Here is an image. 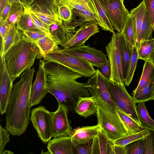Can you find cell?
Segmentation results:
<instances>
[{
  "mask_svg": "<svg viewBox=\"0 0 154 154\" xmlns=\"http://www.w3.org/2000/svg\"><path fill=\"white\" fill-rule=\"evenodd\" d=\"M0 127V154H2L6 144L10 140V133L7 128H4L1 125Z\"/></svg>",
  "mask_w": 154,
  "mask_h": 154,
  "instance_id": "45",
  "label": "cell"
},
{
  "mask_svg": "<svg viewBox=\"0 0 154 154\" xmlns=\"http://www.w3.org/2000/svg\"><path fill=\"white\" fill-rule=\"evenodd\" d=\"M119 33V48L121 59L123 75L125 81L131 58L133 46L126 40L121 32Z\"/></svg>",
  "mask_w": 154,
  "mask_h": 154,
  "instance_id": "21",
  "label": "cell"
},
{
  "mask_svg": "<svg viewBox=\"0 0 154 154\" xmlns=\"http://www.w3.org/2000/svg\"><path fill=\"white\" fill-rule=\"evenodd\" d=\"M10 2L11 3L15 2H21L20 0H10Z\"/></svg>",
  "mask_w": 154,
  "mask_h": 154,
  "instance_id": "57",
  "label": "cell"
},
{
  "mask_svg": "<svg viewBox=\"0 0 154 154\" xmlns=\"http://www.w3.org/2000/svg\"><path fill=\"white\" fill-rule=\"evenodd\" d=\"M43 58L45 61L59 63L85 78L91 77L96 71L88 61L56 50L45 54Z\"/></svg>",
  "mask_w": 154,
  "mask_h": 154,
  "instance_id": "5",
  "label": "cell"
},
{
  "mask_svg": "<svg viewBox=\"0 0 154 154\" xmlns=\"http://www.w3.org/2000/svg\"><path fill=\"white\" fill-rule=\"evenodd\" d=\"M137 48L139 59L149 60L154 48V38L142 41Z\"/></svg>",
  "mask_w": 154,
  "mask_h": 154,
  "instance_id": "33",
  "label": "cell"
},
{
  "mask_svg": "<svg viewBox=\"0 0 154 154\" xmlns=\"http://www.w3.org/2000/svg\"><path fill=\"white\" fill-rule=\"evenodd\" d=\"M24 12V7L21 2L13 3L6 21L11 26L16 24Z\"/></svg>",
  "mask_w": 154,
  "mask_h": 154,
  "instance_id": "37",
  "label": "cell"
},
{
  "mask_svg": "<svg viewBox=\"0 0 154 154\" xmlns=\"http://www.w3.org/2000/svg\"><path fill=\"white\" fill-rule=\"evenodd\" d=\"M16 24L17 28L22 31L41 32L35 26L29 14L24 11Z\"/></svg>",
  "mask_w": 154,
  "mask_h": 154,
  "instance_id": "35",
  "label": "cell"
},
{
  "mask_svg": "<svg viewBox=\"0 0 154 154\" xmlns=\"http://www.w3.org/2000/svg\"><path fill=\"white\" fill-rule=\"evenodd\" d=\"M55 7L57 10H58V7L59 5L60 0H54Z\"/></svg>",
  "mask_w": 154,
  "mask_h": 154,
  "instance_id": "55",
  "label": "cell"
},
{
  "mask_svg": "<svg viewBox=\"0 0 154 154\" xmlns=\"http://www.w3.org/2000/svg\"><path fill=\"white\" fill-rule=\"evenodd\" d=\"M152 29H153V31L154 32V26L153 27Z\"/></svg>",
  "mask_w": 154,
  "mask_h": 154,
  "instance_id": "60",
  "label": "cell"
},
{
  "mask_svg": "<svg viewBox=\"0 0 154 154\" xmlns=\"http://www.w3.org/2000/svg\"><path fill=\"white\" fill-rule=\"evenodd\" d=\"M154 91V70L148 84L140 92L133 96L136 103L146 102L152 100Z\"/></svg>",
  "mask_w": 154,
  "mask_h": 154,
  "instance_id": "29",
  "label": "cell"
},
{
  "mask_svg": "<svg viewBox=\"0 0 154 154\" xmlns=\"http://www.w3.org/2000/svg\"><path fill=\"white\" fill-rule=\"evenodd\" d=\"M12 4L10 2L8 3L2 12L0 13V21L3 22L6 21L8 16Z\"/></svg>",
  "mask_w": 154,
  "mask_h": 154,
  "instance_id": "50",
  "label": "cell"
},
{
  "mask_svg": "<svg viewBox=\"0 0 154 154\" xmlns=\"http://www.w3.org/2000/svg\"><path fill=\"white\" fill-rule=\"evenodd\" d=\"M101 130L100 126L98 124L93 126L79 127L72 130L69 136L76 146L94 139Z\"/></svg>",
  "mask_w": 154,
  "mask_h": 154,
  "instance_id": "19",
  "label": "cell"
},
{
  "mask_svg": "<svg viewBox=\"0 0 154 154\" xmlns=\"http://www.w3.org/2000/svg\"><path fill=\"white\" fill-rule=\"evenodd\" d=\"M154 70V64L150 60L145 61L143 70L138 84L132 95H135L145 87L149 82Z\"/></svg>",
  "mask_w": 154,
  "mask_h": 154,
  "instance_id": "25",
  "label": "cell"
},
{
  "mask_svg": "<svg viewBox=\"0 0 154 154\" xmlns=\"http://www.w3.org/2000/svg\"><path fill=\"white\" fill-rule=\"evenodd\" d=\"M35 69L25 70L20 80L13 85L6 112L5 127L13 135L20 136L26 131L31 111L30 97Z\"/></svg>",
  "mask_w": 154,
  "mask_h": 154,
  "instance_id": "2",
  "label": "cell"
},
{
  "mask_svg": "<svg viewBox=\"0 0 154 154\" xmlns=\"http://www.w3.org/2000/svg\"><path fill=\"white\" fill-rule=\"evenodd\" d=\"M44 64L48 92L55 97L58 103L74 110L79 97L91 95L86 83L77 81L82 75L54 62L44 60Z\"/></svg>",
  "mask_w": 154,
  "mask_h": 154,
  "instance_id": "1",
  "label": "cell"
},
{
  "mask_svg": "<svg viewBox=\"0 0 154 154\" xmlns=\"http://www.w3.org/2000/svg\"><path fill=\"white\" fill-rule=\"evenodd\" d=\"M86 83V86L92 96L100 98L113 108L116 106L109 93L108 82L109 80L101 74L99 69Z\"/></svg>",
  "mask_w": 154,
  "mask_h": 154,
  "instance_id": "11",
  "label": "cell"
},
{
  "mask_svg": "<svg viewBox=\"0 0 154 154\" xmlns=\"http://www.w3.org/2000/svg\"><path fill=\"white\" fill-rule=\"evenodd\" d=\"M74 110L78 115L85 118L96 113L97 105L96 98L93 96L79 97Z\"/></svg>",
  "mask_w": 154,
  "mask_h": 154,
  "instance_id": "20",
  "label": "cell"
},
{
  "mask_svg": "<svg viewBox=\"0 0 154 154\" xmlns=\"http://www.w3.org/2000/svg\"><path fill=\"white\" fill-rule=\"evenodd\" d=\"M113 154H126L125 146H121L114 145L113 149Z\"/></svg>",
  "mask_w": 154,
  "mask_h": 154,
  "instance_id": "51",
  "label": "cell"
},
{
  "mask_svg": "<svg viewBox=\"0 0 154 154\" xmlns=\"http://www.w3.org/2000/svg\"><path fill=\"white\" fill-rule=\"evenodd\" d=\"M36 44L42 57L45 54L54 51L59 47L58 43L47 34L40 37Z\"/></svg>",
  "mask_w": 154,
  "mask_h": 154,
  "instance_id": "26",
  "label": "cell"
},
{
  "mask_svg": "<svg viewBox=\"0 0 154 154\" xmlns=\"http://www.w3.org/2000/svg\"><path fill=\"white\" fill-rule=\"evenodd\" d=\"M125 147L126 154H144L145 138L129 143Z\"/></svg>",
  "mask_w": 154,
  "mask_h": 154,
  "instance_id": "41",
  "label": "cell"
},
{
  "mask_svg": "<svg viewBox=\"0 0 154 154\" xmlns=\"http://www.w3.org/2000/svg\"><path fill=\"white\" fill-rule=\"evenodd\" d=\"M68 109L58 103L57 110L52 112V137L69 136L72 130L68 118Z\"/></svg>",
  "mask_w": 154,
  "mask_h": 154,
  "instance_id": "14",
  "label": "cell"
},
{
  "mask_svg": "<svg viewBox=\"0 0 154 154\" xmlns=\"http://www.w3.org/2000/svg\"><path fill=\"white\" fill-rule=\"evenodd\" d=\"M73 9L76 16L79 17L78 19L72 23V25L75 28L80 26L87 21H90L100 26L102 29L109 31L101 19L97 15L87 11Z\"/></svg>",
  "mask_w": 154,
  "mask_h": 154,
  "instance_id": "23",
  "label": "cell"
},
{
  "mask_svg": "<svg viewBox=\"0 0 154 154\" xmlns=\"http://www.w3.org/2000/svg\"><path fill=\"white\" fill-rule=\"evenodd\" d=\"M94 139L75 146V154H92Z\"/></svg>",
  "mask_w": 154,
  "mask_h": 154,
  "instance_id": "43",
  "label": "cell"
},
{
  "mask_svg": "<svg viewBox=\"0 0 154 154\" xmlns=\"http://www.w3.org/2000/svg\"><path fill=\"white\" fill-rule=\"evenodd\" d=\"M75 146L69 136L55 137L50 140L47 148L49 154H75Z\"/></svg>",
  "mask_w": 154,
  "mask_h": 154,
  "instance_id": "18",
  "label": "cell"
},
{
  "mask_svg": "<svg viewBox=\"0 0 154 154\" xmlns=\"http://www.w3.org/2000/svg\"><path fill=\"white\" fill-rule=\"evenodd\" d=\"M138 59L137 48L136 46H133L127 75L124 81L125 85L127 86L129 85L132 81Z\"/></svg>",
  "mask_w": 154,
  "mask_h": 154,
  "instance_id": "40",
  "label": "cell"
},
{
  "mask_svg": "<svg viewBox=\"0 0 154 154\" xmlns=\"http://www.w3.org/2000/svg\"><path fill=\"white\" fill-rule=\"evenodd\" d=\"M143 130L138 133L128 134L113 141L115 145L124 146L139 139L144 138L150 133L146 127Z\"/></svg>",
  "mask_w": 154,
  "mask_h": 154,
  "instance_id": "31",
  "label": "cell"
},
{
  "mask_svg": "<svg viewBox=\"0 0 154 154\" xmlns=\"http://www.w3.org/2000/svg\"><path fill=\"white\" fill-rule=\"evenodd\" d=\"M113 23L116 30L121 32L130 13L124 0H99Z\"/></svg>",
  "mask_w": 154,
  "mask_h": 154,
  "instance_id": "10",
  "label": "cell"
},
{
  "mask_svg": "<svg viewBox=\"0 0 154 154\" xmlns=\"http://www.w3.org/2000/svg\"><path fill=\"white\" fill-rule=\"evenodd\" d=\"M109 90L116 106L139 123L140 122L137 112L136 102L127 91L125 83L109 80Z\"/></svg>",
  "mask_w": 154,
  "mask_h": 154,
  "instance_id": "6",
  "label": "cell"
},
{
  "mask_svg": "<svg viewBox=\"0 0 154 154\" xmlns=\"http://www.w3.org/2000/svg\"><path fill=\"white\" fill-rule=\"evenodd\" d=\"M0 38V56H3V51L4 46V42L1 37Z\"/></svg>",
  "mask_w": 154,
  "mask_h": 154,
  "instance_id": "54",
  "label": "cell"
},
{
  "mask_svg": "<svg viewBox=\"0 0 154 154\" xmlns=\"http://www.w3.org/2000/svg\"><path fill=\"white\" fill-rule=\"evenodd\" d=\"M113 141L101 130L94 139L92 154H113Z\"/></svg>",
  "mask_w": 154,
  "mask_h": 154,
  "instance_id": "22",
  "label": "cell"
},
{
  "mask_svg": "<svg viewBox=\"0 0 154 154\" xmlns=\"http://www.w3.org/2000/svg\"><path fill=\"white\" fill-rule=\"evenodd\" d=\"M23 34L31 38L36 43L38 39L45 33L41 32L22 31ZM48 35V34H47Z\"/></svg>",
  "mask_w": 154,
  "mask_h": 154,
  "instance_id": "49",
  "label": "cell"
},
{
  "mask_svg": "<svg viewBox=\"0 0 154 154\" xmlns=\"http://www.w3.org/2000/svg\"><path fill=\"white\" fill-rule=\"evenodd\" d=\"M146 8L143 1L136 8L132 9L130 14L135 18L137 31V38L135 46L137 48L140 44L141 29L144 16Z\"/></svg>",
  "mask_w": 154,
  "mask_h": 154,
  "instance_id": "32",
  "label": "cell"
},
{
  "mask_svg": "<svg viewBox=\"0 0 154 154\" xmlns=\"http://www.w3.org/2000/svg\"><path fill=\"white\" fill-rule=\"evenodd\" d=\"M37 57L39 59L42 57L39 49L31 38L23 33L20 40L5 55L6 67L13 82L24 71L31 68Z\"/></svg>",
  "mask_w": 154,
  "mask_h": 154,
  "instance_id": "3",
  "label": "cell"
},
{
  "mask_svg": "<svg viewBox=\"0 0 154 154\" xmlns=\"http://www.w3.org/2000/svg\"><path fill=\"white\" fill-rule=\"evenodd\" d=\"M121 32L130 44L133 46H135L137 38L136 20L135 17L130 13Z\"/></svg>",
  "mask_w": 154,
  "mask_h": 154,
  "instance_id": "24",
  "label": "cell"
},
{
  "mask_svg": "<svg viewBox=\"0 0 154 154\" xmlns=\"http://www.w3.org/2000/svg\"><path fill=\"white\" fill-rule=\"evenodd\" d=\"M152 27L149 20L148 13L146 9L141 29L139 45L142 41L152 38Z\"/></svg>",
  "mask_w": 154,
  "mask_h": 154,
  "instance_id": "39",
  "label": "cell"
},
{
  "mask_svg": "<svg viewBox=\"0 0 154 154\" xmlns=\"http://www.w3.org/2000/svg\"><path fill=\"white\" fill-rule=\"evenodd\" d=\"M0 21V34L1 37L4 42L7 35L12 26L10 25L6 21Z\"/></svg>",
  "mask_w": 154,
  "mask_h": 154,
  "instance_id": "48",
  "label": "cell"
},
{
  "mask_svg": "<svg viewBox=\"0 0 154 154\" xmlns=\"http://www.w3.org/2000/svg\"><path fill=\"white\" fill-rule=\"evenodd\" d=\"M115 108L121 120L133 134L140 132L145 128V126L136 121L117 106Z\"/></svg>",
  "mask_w": 154,
  "mask_h": 154,
  "instance_id": "28",
  "label": "cell"
},
{
  "mask_svg": "<svg viewBox=\"0 0 154 154\" xmlns=\"http://www.w3.org/2000/svg\"><path fill=\"white\" fill-rule=\"evenodd\" d=\"M24 8L29 9L30 8L34 0H20Z\"/></svg>",
  "mask_w": 154,
  "mask_h": 154,
  "instance_id": "52",
  "label": "cell"
},
{
  "mask_svg": "<svg viewBox=\"0 0 154 154\" xmlns=\"http://www.w3.org/2000/svg\"><path fill=\"white\" fill-rule=\"evenodd\" d=\"M152 100L154 101V91L153 93Z\"/></svg>",
  "mask_w": 154,
  "mask_h": 154,
  "instance_id": "59",
  "label": "cell"
},
{
  "mask_svg": "<svg viewBox=\"0 0 154 154\" xmlns=\"http://www.w3.org/2000/svg\"><path fill=\"white\" fill-rule=\"evenodd\" d=\"M55 50L81 58L89 62L93 66L99 68L105 65L108 60L107 55L104 54L102 50L91 47L89 45L63 49L59 47Z\"/></svg>",
  "mask_w": 154,
  "mask_h": 154,
  "instance_id": "8",
  "label": "cell"
},
{
  "mask_svg": "<svg viewBox=\"0 0 154 154\" xmlns=\"http://www.w3.org/2000/svg\"><path fill=\"white\" fill-rule=\"evenodd\" d=\"M145 102L138 103L136 109L139 119L145 127L154 129V120L150 117L145 105Z\"/></svg>",
  "mask_w": 154,
  "mask_h": 154,
  "instance_id": "34",
  "label": "cell"
},
{
  "mask_svg": "<svg viewBox=\"0 0 154 154\" xmlns=\"http://www.w3.org/2000/svg\"><path fill=\"white\" fill-rule=\"evenodd\" d=\"M99 68L102 75L110 80L111 74V68L109 59L108 58L106 63L100 66Z\"/></svg>",
  "mask_w": 154,
  "mask_h": 154,
  "instance_id": "47",
  "label": "cell"
},
{
  "mask_svg": "<svg viewBox=\"0 0 154 154\" xmlns=\"http://www.w3.org/2000/svg\"><path fill=\"white\" fill-rule=\"evenodd\" d=\"M25 9L35 14L43 23L49 26L53 24L61 23L63 22L60 18L57 12L44 5L35 3L31 5L30 8Z\"/></svg>",
  "mask_w": 154,
  "mask_h": 154,
  "instance_id": "17",
  "label": "cell"
},
{
  "mask_svg": "<svg viewBox=\"0 0 154 154\" xmlns=\"http://www.w3.org/2000/svg\"><path fill=\"white\" fill-rule=\"evenodd\" d=\"M147 128L150 133L145 138L144 154H154V129Z\"/></svg>",
  "mask_w": 154,
  "mask_h": 154,
  "instance_id": "44",
  "label": "cell"
},
{
  "mask_svg": "<svg viewBox=\"0 0 154 154\" xmlns=\"http://www.w3.org/2000/svg\"><path fill=\"white\" fill-rule=\"evenodd\" d=\"M44 63V60L40 59L36 73V79L32 85L30 97L31 107L40 103L48 92L46 74Z\"/></svg>",
  "mask_w": 154,
  "mask_h": 154,
  "instance_id": "13",
  "label": "cell"
},
{
  "mask_svg": "<svg viewBox=\"0 0 154 154\" xmlns=\"http://www.w3.org/2000/svg\"><path fill=\"white\" fill-rule=\"evenodd\" d=\"M57 11L60 18L64 22L72 24L76 19L73 8L65 4L60 3Z\"/></svg>",
  "mask_w": 154,
  "mask_h": 154,
  "instance_id": "36",
  "label": "cell"
},
{
  "mask_svg": "<svg viewBox=\"0 0 154 154\" xmlns=\"http://www.w3.org/2000/svg\"><path fill=\"white\" fill-rule=\"evenodd\" d=\"M82 0L87 3H89L91 1V0Z\"/></svg>",
  "mask_w": 154,
  "mask_h": 154,
  "instance_id": "58",
  "label": "cell"
},
{
  "mask_svg": "<svg viewBox=\"0 0 154 154\" xmlns=\"http://www.w3.org/2000/svg\"><path fill=\"white\" fill-rule=\"evenodd\" d=\"M60 3L65 4L74 9L88 11L100 17L92 0L89 3L82 0H60Z\"/></svg>",
  "mask_w": 154,
  "mask_h": 154,
  "instance_id": "30",
  "label": "cell"
},
{
  "mask_svg": "<svg viewBox=\"0 0 154 154\" xmlns=\"http://www.w3.org/2000/svg\"><path fill=\"white\" fill-rule=\"evenodd\" d=\"M76 31L72 23L63 21L61 23L53 24L49 27L51 37L61 46L73 36Z\"/></svg>",
  "mask_w": 154,
  "mask_h": 154,
  "instance_id": "16",
  "label": "cell"
},
{
  "mask_svg": "<svg viewBox=\"0 0 154 154\" xmlns=\"http://www.w3.org/2000/svg\"><path fill=\"white\" fill-rule=\"evenodd\" d=\"M119 32L112 33L110 41L106 47V50L111 66V74L109 80L125 83L119 48Z\"/></svg>",
  "mask_w": 154,
  "mask_h": 154,
  "instance_id": "9",
  "label": "cell"
},
{
  "mask_svg": "<svg viewBox=\"0 0 154 154\" xmlns=\"http://www.w3.org/2000/svg\"><path fill=\"white\" fill-rule=\"evenodd\" d=\"M5 55L0 56V114L6 113L13 88V82L7 69Z\"/></svg>",
  "mask_w": 154,
  "mask_h": 154,
  "instance_id": "12",
  "label": "cell"
},
{
  "mask_svg": "<svg viewBox=\"0 0 154 154\" xmlns=\"http://www.w3.org/2000/svg\"><path fill=\"white\" fill-rule=\"evenodd\" d=\"M10 2V0H0V13L2 12L7 4Z\"/></svg>",
  "mask_w": 154,
  "mask_h": 154,
  "instance_id": "53",
  "label": "cell"
},
{
  "mask_svg": "<svg viewBox=\"0 0 154 154\" xmlns=\"http://www.w3.org/2000/svg\"><path fill=\"white\" fill-rule=\"evenodd\" d=\"M14 153L11 151L5 150L3 152L2 154H13Z\"/></svg>",
  "mask_w": 154,
  "mask_h": 154,
  "instance_id": "56",
  "label": "cell"
},
{
  "mask_svg": "<svg viewBox=\"0 0 154 154\" xmlns=\"http://www.w3.org/2000/svg\"><path fill=\"white\" fill-rule=\"evenodd\" d=\"M97 124L112 141L133 134L122 121L114 108L100 98H96Z\"/></svg>",
  "mask_w": 154,
  "mask_h": 154,
  "instance_id": "4",
  "label": "cell"
},
{
  "mask_svg": "<svg viewBox=\"0 0 154 154\" xmlns=\"http://www.w3.org/2000/svg\"><path fill=\"white\" fill-rule=\"evenodd\" d=\"M23 34L22 31L17 28L16 24L11 26L4 42L3 55L5 54L14 44L20 40Z\"/></svg>",
  "mask_w": 154,
  "mask_h": 154,
  "instance_id": "27",
  "label": "cell"
},
{
  "mask_svg": "<svg viewBox=\"0 0 154 154\" xmlns=\"http://www.w3.org/2000/svg\"><path fill=\"white\" fill-rule=\"evenodd\" d=\"M99 31L98 25L90 21H87L80 26L73 36L61 47L67 48L84 45L91 36Z\"/></svg>",
  "mask_w": 154,
  "mask_h": 154,
  "instance_id": "15",
  "label": "cell"
},
{
  "mask_svg": "<svg viewBox=\"0 0 154 154\" xmlns=\"http://www.w3.org/2000/svg\"><path fill=\"white\" fill-rule=\"evenodd\" d=\"M24 11L27 12L30 16L35 26L40 31L51 35L49 31L50 26L46 24L39 19L35 14L28 10L24 8Z\"/></svg>",
  "mask_w": 154,
  "mask_h": 154,
  "instance_id": "42",
  "label": "cell"
},
{
  "mask_svg": "<svg viewBox=\"0 0 154 154\" xmlns=\"http://www.w3.org/2000/svg\"><path fill=\"white\" fill-rule=\"evenodd\" d=\"M52 112L44 107L40 106L31 111L30 118L38 136L44 143H48L52 137Z\"/></svg>",
  "mask_w": 154,
  "mask_h": 154,
  "instance_id": "7",
  "label": "cell"
},
{
  "mask_svg": "<svg viewBox=\"0 0 154 154\" xmlns=\"http://www.w3.org/2000/svg\"><path fill=\"white\" fill-rule=\"evenodd\" d=\"M148 12L149 22L152 28L154 26V0H143Z\"/></svg>",
  "mask_w": 154,
  "mask_h": 154,
  "instance_id": "46",
  "label": "cell"
},
{
  "mask_svg": "<svg viewBox=\"0 0 154 154\" xmlns=\"http://www.w3.org/2000/svg\"><path fill=\"white\" fill-rule=\"evenodd\" d=\"M102 20L107 28L109 31L113 33L115 27L105 9L99 0H92Z\"/></svg>",
  "mask_w": 154,
  "mask_h": 154,
  "instance_id": "38",
  "label": "cell"
}]
</instances>
